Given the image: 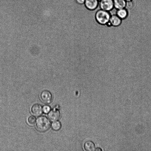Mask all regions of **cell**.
Returning a JSON list of instances; mask_svg holds the SVG:
<instances>
[{
	"instance_id": "18",
	"label": "cell",
	"mask_w": 151,
	"mask_h": 151,
	"mask_svg": "<svg viewBox=\"0 0 151 151\" xmlns=\"http://www.w3.org/2000/svg\"><path fill=\"white\" fill-rule=\"evenodd\" d=\"M125 0L126 1H131V0Z\"/></svg>"
},
{
	"instance_id": "19",
	"label": "cell",
	"mask_w": 151,
	"mask_h": 151,
	"mask_svg": "<svg viewBox=\"0 0 151 151\" xmlns=\"http://www.w3.org/2000/svg\"><path fill=\"white\" fill-rule=\"evenodd\" d=\"M98 0L99 1H100L101 0Z\"/></svg>"
},
{
	"instance_id": "2",
	"label": "cell",
	"mask_w": 151,
	"mask_h": 151,
	"mask_svg": "<svg viewBox=\"0 0 151 151\" xmlns=\"http://www.w3.org/2000/svg\"><path fill=\"white\" fill-rule=\"evenodd\" d=\"M51 124L50 120L45 116H40L36 120V128L41 132H45L48 130L51 126Z\"/></svg>"
},
{
	"instance_id": "10",
	"label": "cell",
	"mask_w": 151,
	"mask_h": 151,
	"mask_svg": "<svg viewBox=\"0 0 151 151\" xmlns=\"http://www.w3.org/2000/svg\"><path fill=\"white\" fill-rule=\"evenodd\" d=\"M114 7L116 10L125 8L126 1L125 0H113Z\"/></svg>"
},
{
	"instance_id": "15",
	"label": "cell",
	"mask_w": 151,
	"mask_h": 151,
	"mask_svg": "<svg viewBox=\"0 0 151 151\" xmlns=\"http://www.w3.org/2000/svg\"><path fill=\"white\" fill-rule=\"evenodd\" d=\"M42 108L43 111L44 113H48L51 109L50 107L48 105H45Z\"/></svg>"
},
{
	"instance_id": "9",
	"label": "cell",
	"mask_w": 151,
	"mask_h": 151,
	"mask_svg": "<svg viewBox=\"0 0 151 151\" xmlns=\"http://www.w3.org/2000/svg\"><path fill=\"white\" fill-rule=\"evenodd\" d=\"M116 14L122 20L127 17L128 12L127 9L125 8L117 10Z\"/></svg>"
},
{
	"instance_id": "1",
	"label": "cell",
	"mask_w": 151,
	"mask_h": 151,
	"mask_svg": "<svg viewBox=\"0 0 151 151\" xmlns=\"http://www.w3.org/2000/svg\"><path fill=\"white\" fill-rule=\"evenodd\" d=\"M111 15L110 12L100 9L95 13V19L99 24L106 25L109 22Z\"/></svg>"
},
{
	"instance_id": "6",
	"label": "cell",
	"mask_w": 151,
	"mask_h": 151,
	"mask_svg": "<svg viewBox=\"0 0 151 151\" xmlns=\"http://www.w3.org/2000/svg\"><path fill=\"white\" fill-rule=\"evenodd\" d=\"M99 4V1L98 0H86L84 4L87 9L92 11L98 8Z\"/></svg>"
},
{
	"instance_id": "3",
	"label": "cell",
	"mask_w": 151,
	"mask_h": 151,
	"mask_svg": "<svg viewBox=\"0 0 151 151\" xmlns=\"http://www.w3.org/2000/svg\"><path fill=\"white\" fill-rule=\"evenodd\" d=\"M99 6L100 9L110 12L114 8L113 0H101L99 1Z\"/></svg>"
},
{
	"instance_id": "13",
	"label": "cell",
	"mask_w": 151,
	"mask_h": 151,
	"mask_svg": "<svg viewBox=\"0 0 151 151\" xmlns=\"http://www.w3.org/2000/svg\"><path fill=\"white\" fill-rule=\"evenodd\" d=\"M36 121V118L34 116H30L28 118L27 122L28 123L31 125H34Z\"/></svg>"
},
{
	"instance_id": "8",
	"label": "cell",
	"mask_w": 151,
	"mask_h": 151,
	"mask_svg": "<svg viewBox=\"0 0 151 151\" xmlns=\"http://www.w3.org/2000/svg\"><path fill=\"white\" fill-rule=\"evenodd\" d=\"M31 111L34 115L39 116L42 113L43 108L41 105L39 104H35L31 107Z\"/></svg>"
},
{
	"instance_id": "7",
	"label": "cell",
	"mask_w": 151,
	"mask_h": 151,
	"mask_svg": "<svg viewBox=\"0 0 151 151\" xmlns=\"http://www.w3.org/2000/svg\"><path fill=\"white\" fill-rule=\"evenodd\" d=\"M122 20L116 14H111L109 23L111 26L117 27L121 24Z\"/></svg>"
},
{
	"instance_id": "11",
	"label": "cell",
	"mask_w": 151,
	"mask_h": 151,
	"mask_svg": "<svg viewBox=\"0 0 151 151\" xmlns=\"http://www.w3.org/2000/svg\"><path fill=\"white\" fill-rule=\"evenodd\" d=\"M84 147L86 151H95L96 146L94 143L91 141H86L84 144Z\"/></svg>"
},
{
	"instance_id": "14",
	"label": "cell",
	"mask_w": 151,
	"mask_h": 151,
	"mask_svg": "<svg viewBox=\"0 0 151 151\" xmlns=\"http://www.w3.org/2000/svg\"><path fill=\"white\" fill-rule=\"evenodd\" d=\"M134 6V3L132 0L126 1L125 8L127 9H131Z\"/></svg>"
},
{
	"instance_id": "17",
	"label": "cell",
	"mask_w": 151,
	"mask_h": 151,
	"mask_svg": "<svg viewBox=\"0 0 151 151\" xmlns=\"http://www.w3.org/2000/svg\"><path fill=\"white\" fill-rule=\"evenodd\" d=\"M102 149L100 147H97L96 148L95 151H102Z\"/></svg>"
},
{
	"instance_id": "12",
	"label": "cell",
	"mask_w": 151,
	"mask_h": 151,
	"mask_svg": "<svg viewBox=\"0 0 151 151\" xmlns=\"http://www.w3.org/2000/svg\"><path fill=\"white\" fill-rule=\"evenodd\" d=\"M62 126L61 122L58 121H53L51 124V127L52 129L55 131L59 130Z\"/></svg>"
},
{
	"instance_id": "4",
	"label": "cell",
	"mask_w": 151,
	"mask_h": 151,
	"mask_svg": "<svg viewBox=\"0 0 151 151\" xmlns=\"http://www.w3.org/2000/svg\"><path fill=\"white\" fill-rule=\"evenodd\" d=\"M48 113V118L52 121L58 120L60 117V112L59 111L58 106L55 107Z\"/></svg>"
},
{
	"instance_id": "5",
	"label": "cell",
	"mask_w": 151,
	"mask_h": 151,
	"mask_svg": "<svg viewBox=\"0 0 151 151\" xmlns=\"http://www.w3.org/2000/svg\"><path fill=\"white\" fill-rule=\"evenodd\" d=\"M40 97L42 101L46 104L51 103L52 99L51 93L47 90H44L41 92Z\"/></svg>"
},
{
	"instance_id": "16",
	"label": "cell",
	"mask_w": 151,
	"mask_h": 151,
	"mask_svg": "<svg viewBox=\"0 0 151 151\" xmlns=\"http://www.w3.org/2000/svg\"><path fill=\"white\" fill-rule=\"evenodd\" d=\"M85 0H75L76 3L81 5L84 4Z\"/></svg>"
}]
</instances>
